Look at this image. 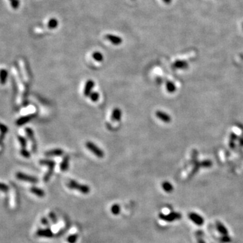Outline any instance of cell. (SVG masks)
<instances>
[{"instance_id": "12", "label": "cell", "mask_w": 243, "mask_h": 243, "mask_svg": "<svg viewBox=\"0 0 243 243\" xmlns=\"http://www.w3.org/2000/svg\"><path fill=\"white\" fill-rule=\"evenodd\" d=\"M47 26H48V28L50 29H56L57 27L58 26V20L56 18H51L49 20L48 24H47Z\"/></svg>"}, {"instance_id": "19", "label": "cell", "mask_w": 243, "mask_h": 243, "mask_svg": "<svg viewBox=\"0 0 243 243\" xmlns=\"http://www.w3.org/2000/svg\"><path fill=\"white\" fill-rule=\"evenodd\" d=\"M163 189H164V190L166 191H169L171 189L170 184H169L167 183V182L163 183Z\"/></svg>"}, {"instance_id": "13", "label": "cell", "mask_w": 243, "mask_h": 243, "mask_svg": "<svg viewBox=\"0 0 243 243\" xmlns=\"http://www.w3.org/2000/svg\"><path fill=\"white\" fill-rule=\"evenodd\" d=\"M93 58L95 60L99 62H102L103 60V54L99 51H95V52L93 53Z\"/></svg>"}, {"instance_id": "17", "label": "cell", "mask_w": 243, "mask_h": 243, "mask_svg": "<svg viewBox=\"0 0 243 243\" xmlns=\"http://www.w3.org/2000/svg\"><path fill=\"white\" fill-rule=\"evenodd\" d=\"M78 234H72L68 237V242L69 243H75L78 240Z\"/></svg>"}, {"instance_id": "8", "label": "cell", "mask_w": 243, "mask_h": 243, "mask_svg": "<svg viewBox=\"0 0 243 243\" xmlns=\"http://www.w3.org/2000/svg\"><path fill=\"white\" fill-rule=\"evenodd\" d=\"M122 111L119 108H115L112 114V119L113 121L120 122L122 118Z\"/></svg>"}, {"instance_id": "5", "label": "cell", "mask_w": 243, "mask_h": 243, "mask_svg": "<svg viewBox=\"0 0 243 243\" xmlns=\"http://www.w3.org/2000/svg\"><path fill=\"white\" fill-rule=\"evenodd\" d=\"M95 86V82L93 80H88L86 81L85 86L84 88V96H89L90 94L92 93L93 88Z\"/></svg>"}, {"instance_id": "15", "label": "cell", "mask_w": 243, "mask_h": 243, "mask_svg": "<svg viewBox=\"0 0 243 243\" xmlns=\"http://www.w3.org/2000/svg\"><path fill=\"white\" fill-rule=\"evenodd\" d=\"M111 211L114 215H118L120 213V207L118 204H114L111 207Z\"/></svg>"}, {"instance_id": "1", "label": "cell", "mask_w": 243, "mask_h": 243, "mask_svg": "<svg viewBox=\"0 0 243 243\" xmlns=\"http://www.w3.org/2000/svg\"><path fill=\"white\" fill-rule=\"evenodd\" d=\"M67 186L69 189H72V190H76L79 192L83 193V194H88L90 193L91 191L90 187L88 185L80 184L77 182L76 181L73 180H69L68 182L67 183Z\"/></svg>"}, {"instance_id": "9", "label": "cell", "mask_w": 243, "mask_h": 243, "mask_svg": "<svg viewBox=\"0 0 243 243\" xmlns=\"http://www.w3.org/2000/svg\"><path fill=\"white\" fill-rule=\"evenodd\" d=\"M64 154V151L61 149H55L51 151H47L45 153V155L47 156H61Z\"/></svg>"}, {"instance_id": "20", "label": "cell", "mask_w": 243, "mask_h": 243, "mask_svg": "<svg viewBox=\"0 0 243 243\" xmlns=\"http://www.w3.org/2000/svg\"><path fill=\"white\" fill-rule=\"evenodd\" d=\"M41 223H42L43 225H45V226H47V225L49 224L48 220H47V219L45 218H42V220H41Z\"/></svg>"}, {"instance_id": "7", "label": "cell", "mask_w": 243, "mask_h": 243, "mask_svg": "<svg viewBox=\"0 0 243 243\" xmlns=\"http://www.w3.org/2000/svg\"><path fill=\"white\" fill-rule=\"evenodd\" d=\"M17 176L19 179L22 180H25V181L30 182L36 183V182H38V180H37L36 178L31 176L24 174H22V173L18 174L17 175Z\"/></svg>"}, {"instance_id": "11", "label": "cell", "mask_w": 243, "mask_h": 243, "mask_svg": "<svg viewBox=\"0 0 243 243\" xmlns=\"http://www.w3.org/2000/svg\"><path fill=\"white\" fill-rule=\"evenodd\" d=\"M31 191L33 193V194L37 195V196L39 197H43L45 196V192L42 190V189H39V188L32 187V188H31Z\"/></svg>"}, {"instance_id": "21", "label": "cell", "mask_w": 243, "mask_h": 243, "mask_svg": "<svg viewBox=\"0 0 243 243\" xmlns=\"http://www.w3.org/2000/svg\"><path fill=\"white\" fill-rule=\"evenodd\" d=\"M163 1H164V2L165 3H169L171 2V1L172 0H163Z\"/></svg>"}, {"instance_id": "6", "label": "cell", "mask_w": 243, "mask_h": 243, "mask_svg": "<svg viewBox=\"0 0 243 243\" xmlns=\"http://www.w3.org/2000/svg\"><path fill=\"white\" fill-rule=\"evenodd\" d=\"M37 236L41 237H46V238H51L53 237V234L50 229H40L37 232Z\"/></svg>"}, {"instance_id": "16", "label": "cell", "mask_w": 243, "mask_h": 243, "mask_svg": "<svg viewBox=\"0 0 243 243\" xmlns=\"http://www.w3.org/2000/svg\"><path fill=\"white\" fill-rule=\"evenodd\" d=\"M89 97H90L91 100L94 102H96V101H97L99 100V94L97 92H92L90 94Z\"/></svg>"}, {"instance_id": "2", "label": "cell", "mask_w": 243, "mask_h": 243, "mask_svg": "<svg viewBox=\"0 0 243 243\" xmlns=\"http://www.w3.org/2000/svg\"><path fill=\"white\" fill-rule=\"evenodd\" d=\"M40 163L43 165H47V166L49 167V170L44 177V180L45 182L49 181V180L50 179L51 176L53 174V169H54L55 165H56V162L52 161V160L44 159V160H41Z\"/></svg>"}, {"instance_id": "10", "label": "cell", "mask_w": 243, "mask_h": 243, "mask_svg": "<svg viewBox=\"0 0 243 243\" xmlns=\"http://www.w3.org/2000/svg\"><path fill=\"white\" fill-rule=\"evenodd\" d=\"M69 159H70V157H69L68 155L65 156L64 158L62 160V163H61V165H60L61 170H62V171H66L67 169H68Z\"/></svg>"}, {"instance_id": "4", "label": "cell", "mask_w": 243, "mask_h": 243, "mask_svg": "<svg viewBox=\"0 0 243 243\" xmlns=\"http://www.w3.org/2000/svg\"><path fill=\"white\" fill-rule=\"evenodd\" d=\"M105 37H106L107 40L110 41L114 45H119L122 43V39L121 37L116 36V35L108 34L106 35Z\"/></svg>"}, {"instance_id": "14", "label": "cell", "mask_w": 243, "mask_h": 243, "mask_svg": "<svg viewBox=\"0 0 243 243\" xmlns=\"http://www.w3.org/2000/svg\"><path fill=\"white\" fill-rule=\"evenodd\" d=\"M156 116H157L158 118H160V119L163 120L164 122H168L169 120V116L166 115L165 113H163L161 112H156Z\"/></svg>"}, {"instance_id": "3", "label": "cell", "mask_w": 243, "mask_h": 243, "mask_svg": "<svg viewBox=\"0 0 243 243\" xmlns=\"http://www.w3.org/2000/svg\"><path fill=\"white\" fill-rule=\"evenodd\" d=\"M85 146L88 150H90L97 157L103 158L104 157V152L100 148H99L95 144L91 141H87L85 143Z\"/></svg>"}, {"instance_id": "18", "label": "cell", "mask_w": 243, "mask_h": 243, "mask_svg": "<svg viewBox=\"0 0 243 243\" xmlns=\"http://www.w3.org/2000/svg\"><path fill=\"white\" fill-rule=\"evenodd\" d=\"M49 218H50L51 222H52L53 224H56V223L58 222V219H57L56 215L54 213L51 212L49 213Z\"/></svg>"}, {"instance_id": "22", "label": "cell", "mask_w": 243, "mask_h": 243, "mask_svg": "<svg viewBox=\"0 0 243 243\" xmlns=\"http://www.w3.org/2000/svg\"><path fill=\"white\" fill-rule=\"evenodd\" d=\"M10 1H14V0H10Z\"/></svg>"}]
</instances>
